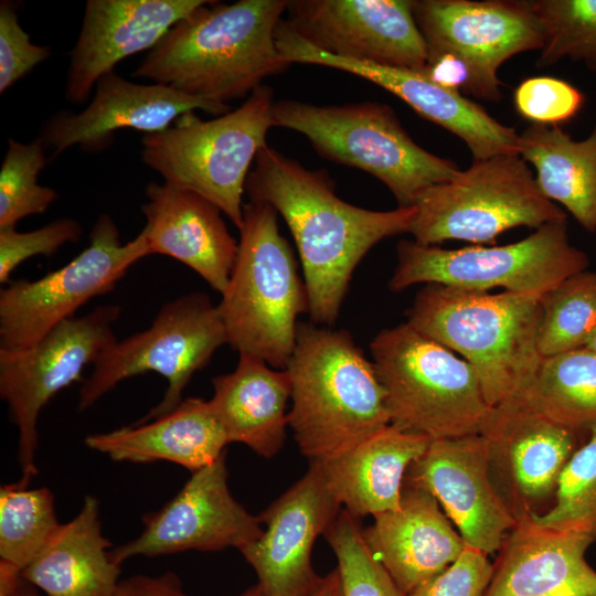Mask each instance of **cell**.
I'll list each match as a JSON object with an SVG mask.
<instances>
[{
  "label": "cell",
  "instance_id": "cell-1",
  "mask_svg": "<svg viewBox=\"0 0 596 596\" xmlns=\"http://www.w3.org/2000/svg\"><path fill=\"white\" fill-rule=\"evenodd\" d=\"M252 202L280 213L296 242L313 323L333 324L352 274L386 237L408 233L416 207L373 211L337 196L324 170H309L267 143L245 183Z\"/></svg>",
  "mask_w": 596,
  "mask_h": 596
},
{
  "label": "cell",
  "instance_id": "cell-2",
  "mask_svg": "<svg viewBox=\"0 0 596 596\" xmlns=\"http://www.w3.org/2000/svg\"><path fill=\"white\" fill-rule=\"evenodd\" d=\"M287 4L209 1L173 25L132 75L212 103L246 97L291 65L275 39Z\"/></svg>",
  "mask_w": 596,
  "mask_h": 596
},
{
  "label": "cell",
  "instance_id": "cell-3",
  "mask_svg": "<svg viewBox=\"0 0 596 596\" xmlns=\"http://www.w3.org/2000/svg\"><path fill=\"white\" fill-rule=\"evenodd\" d=\"M285 370L288 426L309 462L327 461L391 424L375 366L348 331L298 322Z\"/></svg>",
  "mask_w": 596,
  "mask_h": 596
},
{
  "label": "cell",
  "instance_id": "cell-4",
  "mask_svg": "<svg viewBox=\"0 0 596 596\" xmlns=\"http://www.w3.org/2000/svg\"><path fill=\"white\" fill-rule=\"evenodd\" d=\"M406 317L472 366L492 407L514 398L542 359L536 343L541 302L533 296L427 284Z\"/></svg>",
  "mask_w": 596,
  "mask_h": 596
},
{
  "label": "cell",
  "instance_id": "cell-5",
  "mask_svg": "<svg viewBox=\"0 0 596 596\" xmlns=\"http://www.w3.org/2000/svg\"><path fill=\"white\" fill-rule=\"evenodd\" d=\"M238 230L237 257L219 304L227 343L285 370L296 344L297 318L309 313L306 285L272 205L245 203Z\"/></svg>",
  "mask_w": 596,
  "mask_h": 596
},
{
  "label": "cell",
  "instance_id": "cell-6",
  "mask_svg": "<svg viewBox=\"0 0 596 596\" xmlns=\"http://www.w3.org/2000/svg\"><path fill=\"white\" fill-rule=\"evenodd\" d=\"M391 424L432 440L482 435L494 407L472 366L407 322L370 343Z\"/></svg>",
  "mask_w": 596,
  "mask_h": 596
},
{
  "label": "cell",
  "instance_id": "cell-7",
  "mask_svg": "<svg viewBox=\"0 0 596 596\" xmlns=\"http://www.w3.org/2000/svg\"><path fill=\"white\" fill-rule=\"evenodd\" d=\"M274 103L272 88L262 85L213 119L185 113L166 130L143 136L141 158L164 183L209 200L240 228L246 179L274 127Z\"/></svg>",
  "mask_w": 596,
  "mask_h": 596
},
{
  "label": "cell",
  "instance_id": "cell-8",
  "mask_svg": "<svg viewBox=\"0 0 596 596\" xmlns=\"http://www.w3.org/2000/svg\"><path fill=\"white\" fill-rule=\"evenodd\" d=\"M272 120L274 127L302 134L321 157L375 177L398 206H413L425 190L461 171L417 145L382 103L318 106L280 100L274 103Z\"/></svg>",
  "mask_w": 596,
  "mask_h": 596
},
{
  "label": "cell",
  "instance_id": "cell-9",
  "mask_svg": "<svg viewBox=\"0 0 596 596\" xmlns=\"http://www.w3.org/2000/svg\"><path fill=\"white\" fill-rule=\"evenodd\" d=\"M414 206L416 215L408 233L424 245L449 240L494 244L510 228H539L566 219L542 193L526 161L515 153L473 160L453 180L425 190Z\"/></svg>",
  "mask_w": 596,
  "mask_h": 596
},
{
  "label": "cell",
  "instance_id": "cell-10",
  "mask_svg": "<svg viewBox=\"0 0 596 596\" xmlns=\"http://www.w3.org/2000/svg\"><path fill=\"white\" fill-rule=\"evenodd\" d=\"M396 252L397 265L389 281L395 292L417 284H437L479 291L499 287L541 298L589 264L586 254L571 244L566 219L502 246L446 249L403 240Z\"/></svg>",
  "mask_w": 596,
  "mask_h": 596
},
{
  "label": "cell",
  "instance_id": "cell-11",
  "mask_svg": "<svg viewBox=\"0 0 596 596\" xmlns=\"http://www.w3.org/2000/svg\"><path fill=\"white\" fill-rule=\"evenodd\" d=\"M227 343L220 312L204 292H192L164 304L143 331L106 349L94 363L79 390L78 411L94 405L126 379L156 372L168 381L162 400L135 423H146L169 413L195 372Z\"/></svg>",
  "mask_w": 596,
  "mask_h": 596
},
{
  "label": "cell",
  "instance_id": "cell-12",
  "mask_svg": "<svg viewBox=\"0 0 596 596\" xmlns=\"http://www.w3.org/2000/svg\"><path fill=\"white\" fill-rule=\"evenodd\" d=\"M148 255L142 232L123 243L111 216L99 215L87 247L71 262L35 280H10L0 290V352L31 349L87 301L114 289Z\"/></svg>",
  "mask_w": 596,
  "mask_h": 596
},
{
  "label": "cell",
  "instance_id": "cell-13",
  "mask_svg": "<svg viewBox=\"0 0 596 596\" xmlns=\"http://www.w3.org/2000/svg\"><path fill=\"white\" fill-rule=\"evenodd\" d=\"M120 312L118 305H104L61 322L29 350L0 352V396L19 432L22 476L18 482L22 486L28 487L38 473L36 424L41 411L117 341L114 326Z\"/></svg>",
  "mask_w": 596,
  "mask_h": 596
},
{
  "label": "cell",
  "instance_id": "cell-14",
  "mask_svg": "<svg viewBox=\"0 0 596 596\" xmlns=\"http://www.w3.org/2000/svg\"><path fill=\"white\" fill-rule=\"evenodd\" d=\"M413 15L428 54L462 61L469 72L467 94L489 102L502 98L499 67L544 44L530 1L413 0Z\"/></svg>",
  "mask_w": 596,
  "mask_h": 596
},
{
  "label": "cell",
  "instance_id": "cell-15",
  "mask_svg": "<svg viewBox=\"0 0 596 596\" xmlns=\"http://www.w3.org/2000/svg\"><path fill=\"white\" fill-rule=\"evenodd\" d=\"M191 473L171 500L143 517V531L136 539L110 551L116 564L135 556L153 557L189 550H241L260 536L259 518L231 494L226 451Z\"/></svg>",
  "mask_w": 596,
  "mask_h": 596
},
{
  "label": "cell",
  "instance_id": "cell-16",
  "mask_svg": "<svg viewBox=\"0 0 596 596\" xmlns=\"http://www.w3.org/2000/svg\"><path fill=\"white\" fill-rule=\"evenodd\" d=\"M289 26L330 55L422 71L427 44L413 0H288Z\"/></svg>",
  "mask_w": 596,
  "mask_h": 596
},
{
  "label": "cell",
  "instance_id": "cell-17",
  "mask_svg": "<svg viewBox=\"0 0 596 596\" xmlns=\"http://www.w3.org/2000/svg\"><path fill=\"white\" fill-rule=\"evenodd\" d=\"M275 39L290 64H313L363 77L400 97L423 118L460 138L473 160L519 153V135L491 117L480 105L447 88L418 70L384 66L337 57L310 45L281 20Z\"/></svg>",
  "mask_w": 596,
  "mask_h": 596
},
{
  "label": "cell",
  "instance_id": "cell-18",
  "mask_svg": "<svg viewBox=\"0 0 596 596\" xmlns=\"http://www.w3.org/2000/svg\"><path fill=\"white\" fill-rule=\"evenodd\" d=\"M342 509L322 468L307 472L260 515L258 539L240 550L254 568L264 596H313L323 577L312 567L311 552Z\"/></svg>",
  "mask_w": 596,
  "mask_h": 596
},
{
  "label": "cell",
  "instance_id": "cell-19",
  "mask_svg": "<svg viewBox=\"0 0 596 596\" xmlns=\"http://www.w3.org/2000/svg\"><path fill=\"white\" fill-rule=\"evenodd\" d=\"M405 479L430 492L464 542L487 555L500 551L517 525L493 483L483 435L432 440Z\"/></svg>",
  "mask_w": 596,
  "mask_h": 596
},
{
  "label": "cell",
  "instance_id": "cell-20",
  "mask_svg": "<svg viewBox=\"0 0 596 596\" xmlns=\"http://www.w3.org/2000/svg\"><path fill=\"white\" fill-rule=\"evenodd\" d=\"M95 87L92 102L82 111H60L43 126L40 138L54 155L73 146L86 152L104 150L121 129L160 132L196 109L216 116L231 110L228 104L207 102L159 83H134L115 72L102 76Z\"/></svg>",
  "mask_w": 596,
  "mask_h": 596
},
{
  "label": "cell",
  "instance_id": "cell-21",
  "mask_svg": "<svg viewBox=\"0 0 596 596\" xmlns=\"http://www.w3.org/2000/svg\"><path fill=\"white\" fill-rule=\"evenodd\" d=\"M577 432L512 398L494 407L482 434L489 444L491 475L520 518L554 496L562 469L577 448Z\"/></svg>",
  "mask_w": 596,
  "mask_h": 596
},
{
  "label": "cell",
  "instance_id": "cell-22",
  "mask_svg": "<svg viewBox=\"0 0 596 596\" xmlns=\"http://www.w3.org/2000/svg\"><path fill=\"white\" fill-rule=\"evenodd\" d=\"M207 0H88L71 52L65 98L87 102L98 79L123 60L152 50Z\"/></svg>",
  "mask_w": 596,
  "mask_h": 596
},
{
  "label": "cell",
  "instance_id": "cell-23",
  "mask_svg": "<svg viewBox=\"0 0 596 596\" xmlns=\"http://www.w3.org/2000/svg\"><path fill=\"white\" fill-rule=\"evenodd\" d=\"M365 544L404 595L444 571L466 543L436 498L405 479L398 508L373 517Z\"/></svg>",
  "mask_w": 596,
  "mask_h": 596
},
{
  "label": "cell",
  "instance_id": "cell-24",
  "mask_svg": "<svg viewBox=\"0 0 596 596\" xmlns=\"http://www.w3.org/2000/svg\"><path fill=\"white\" fill-rule=\"evenodd\" d=\"M142 233L150 254L172 257L187 265L223 295L238 253L222 211L209 200L167 183L150 182Z\"/></svg>",
  "mask_w": 596,
  "mask_h": 596
},
{
  "label": "cell",
  "instance_id": "cell-25",
  "mask_svg": "<svg viewBox=\"0 0 596 596\" xmlns=\"http://www.w3.org/2000/svg\"><path fill=\"white\" fill-rule=\"evenodd\" d=\"M593 538L518 518L493 565L483 596H596V571L585 558Z\"/></svg>",
  "mask_w": 596,
  "mask_h": 596
},
{
  "label": "cell",
  "instance_id": "cell-26",
  "mask_svg": "<svg viewBox=\"0 0 596 596\" xmlns=\"http://www.w3.org/2000/svg\"><path fill=\"white\" fill-rule=\"evenodd\" d=\"M430 441L427 436L390 424L317 464L343 509L358 519L374 517L398 508L407 471Z\"/></svg>",
  "mask_w": 596,
  "mask_h": 596
},
{
  "label": "cell",
  "instance_id": "cell-27",
  "mask_svg": "<svg viewBox=\"0 0 596 596\" xmlns=\"http://www.w3.org/2000/svg\"><path fill=\"white\" fill-rule=\"evenodd\" d=\"M85 445L115 461L174 462L191 472L214 462L230 444L209 401L188 397L172 411L85 437Z\"/></svg>",
  "mask_w": 596,
  "mask_h": 596
},
{
  "label": "cell",
  "instance_id": "cell-28",
  "mask_svg": "<svg viewBox=\"0 0 596 596\" xmlns=\"http://www.w3.org/2000/svg\"><path fill=\"white\" fill-rule=\"evenodd\" d=\"M212 385L209 403L228 441L244 444L257 455L273 458L284 446L288 426V372L240 354L235 370L214 376Z\"/></svg>",
  "mask_w": 596,
  "mask_h": 596
},
{
  "label": "cell",
  "instance_id": "cell-29",
  "mask_svg": "<svg viewBox=\"0 0 596 596\" xmlns=\"http://www.w3.org/2000/svg\"><path fill=\"white\" fill-rule=\"evenodd\" d=\"M110 545L102 533L98 501L87 496L21 578L45 596H111L120 565L113 561Z\"/></svg>",
  "mask_w": 596,
  "mask_h": 596
},
{
  "label": "cell",
  "instance_id": "cell-30",
  "mask_svg": "<svg viewBox=\"0 0 596 596\" xmlns=\"http://www.w3.org/2000/svg\"><path fill=\"white\" fill-rule=\"evenodd\" d=\"M519 153L534 167L542 193L596 232V127L577 141L558 126L532 124L519 135Z\"/></svg>",
  "mask_w": 596,
  "mask_h": 596
},
{
  "label": "cell",
  "instance_id": "cell-31",
  "mask_svg": "<svg viewBox=\"0 0 596 596\" xmlns=\"http://www.w3.org/2000/svg\"><path fill=\"white\" fill-rule=\"evenodd\" d=\"M572 430L596 424V352L577 350L542 358L514 397Z\"/></svg>",
  "mask_w": 596,
  "mask_h": 596
},
{
  "label": "cell",
  "instance_id": "cell-32",
  "mask_svg": "<svg viewBox=\"0 0 596 596\" xmlns=\"http://www.w3.org/2000/svg\"><path fill=\"white\" fill-rule=\"evenodd\" d=\"M60 526L50 489H29L18 481L1 486L0 596L17 588L22 571L43 552Z\"/></svg>",
  "mask_w": 596,
  "mask_h": 596
},
{
  "label": "cell",
  "instance_id": "cell-33",
  "mask_svg": "<svg viewBox=\"0 0 596 596\" xmlns=\"http://www.w3.org/2000/svg\"><path fill=\"white\" fill-rule=\"evenodd\" d=\"M541 358L584 348L596 326V270L576 273L540 298Z\"/></svg>",
  "mask_w": 596,
  "mask_h": 596
},
{
  "label": "cell",
  "instance_id": "cell-34",
  "mask_svg": "<svg viewBox=\"0 0 596 596\" xmlns=\"http://www.w3.org/2000/svg\"><path fill=\"white\" fill-rule=\"evenodd\" d=\"M588 439L572 454L562 469L554 504L544 513H532L542 526L585 534L596 539V424Z\"/></svg>",
  "mask_w": 596,
  "mask_h": 596
},
{
  "label": "cell",
  "instance_id": "cell-35",
  "mask_svg": "<svg viewBox=\"0 0 596 596\" xmlns=\"http://www.w3.org/2000/svg\"><path fill=\"white\" fill-rule=\"evenodd\" d=\"M544 34L536 61L551 66L564 57L596 71V0H530Z\"/></svg>",
  "mask_w": 596,
  "mask_h": 596
},
{
  "label": "cell",
  "instance_id": "cell-36",
  "mask_svg": "<svg viewBox=\"0 0 596 596\" xmlns=\"http://www.w3.org/2000/svg\"><path fill=\"white\" fill-rule=\"evenodd\" d=\"M41 138L24 143L8 141V150L0 169V228L15 227L28 216L44 213L58 194L38 183L46 164Z\"/></svg>",
  "mask_w": 596,
  "mask_h": 596
},
{
  "label": "cell",
  "instance_id": "cell-37",
  "mask_svg": "<svg viewBox=\"0 0 596 596\" xmlns=\"http://www.w3.org/2000/svg\"><path fill=\"white\" fill-rule=\"evenodd\" d=\"M323 536L338 561L342 596H406L370 552L359 519L345 509Z\"/></svg>",
  "mask_w": 596,
  "mask_h": 596
},
{
  "label": "cell",
  "instance_id": "cell-38",
  "mask_svg": "<svg viewBox=\"0 0 596 596\" xmlns=\"http://www.w3.org/2000/svg\"><path fill=\"white\" fill-rule=\"evenodd\" d=\"M513 104L517 113L532 124L557 126L579 111L584 95L566 81L533 76L517 86Z\"/></svg>",
  "mask_w": 596,
  "mask_h": 596
},
{
  "label": "cell",
  "instance_id": "cell-39",
  "mask_svg": "<svg viewBox=\"0 0 596 596\" xmlns=\"http://www.w3.org/2000/svg\"><path fill=\"white\" fill-rule=\"evenodd\" d=\"M82 227L73 219H60L38 230L0 228V283L8 284L14 269L30 257L55 254L66 243L77 242Z\"/></svg>",
  "mask_w": 596,
  "mask_h": 596
},
{
  "label": "cell",
  "instance_id": "cell-40",
  "mask_svg": "<svg viewBox=\"0 0 596 596\" xmlns=\"http://www.w3.org/2000/svg\"><path fill=\"white\" fill-rule=\"evenodd\" d=\"M51 55L49 45H36L20 25L14 6L0 3V93L3 94L19 79Z\"/></svg>",
  "mask_w": 596,
  "mask_h": 596
},
{
  "label": "cell",
  "instance_id": "cell-41",
  "mask_svg": "<svg viewBox=\"0 0 596 596\" xmlns=\"http://www.w3.org/2000/svg\"><path fill=\"white\" fill-rule=\"evenodd\" d=\"M492 575L487 554L466 544L455 562L406 596H483Z\"/></svg>",
  "mask_w": 596,
  "mask_h": 596
},
{
  "label": "cell",
  "instance_id": "cell-42",
  "mask_svg": "<svg viewBox=\"0 0 596 596\" xmlns=\"http://www.w3.org/2000/svg\"><path fill=\"white\" fill-rule=\"evenodd\" d=\"M111 596H189L173 572L158 576L135 575L120 579Z\"/></svg>",
  "mask_w": 596,
  "mask_h": 596
},
{
  "label": "cell",
  "instance_id": "cell-43",
  "mask_svg": "<svg viewBox=\"0 0 596 596\" xmlns=\"http://www.w3.org/2000/svg\"><path fill=\"white\" fill-rule=\"evenodd\" d=\"M313 596H342L341 581L338 568H334L326 576Z\"/></svg>",
  "mask_w": 596,
  "mask_h": 596
},
{
  "label": "cell",
  "instance_id": "cell-44",
  "mask_svg": "<svg viewBox=\"0 0 596 596\" xmlns=\"http://www.w3.org/2000/svg\"><path fill=\"white\" fill-rule=\"evenodd\" d=\"M8 596H45L40 594L38 589L25 581H21L17 588Z\"/></svg>",
  "mask_w": 596,
  "mask_h": 596
},
{
  "label": "cell",
  "instance_id": "cell-45",
  "mask_svg": "<svg viewBox=\"0 0 596 596\" xmlns=\"http://www.w3.org/2000/svg\"><path fill=\"white\" fill-rule=\"evenodd\" d=\"M584 348L596 352V326L594 330L592 331L590 336L588 337Z\"/></svg>",
  "mask_w": 596,
  "mask_h": 596
},
{
  "label": "cell",
  "instance_id": "cell-46",
  "mask_svg": "<svg viewBox=\"0 0 596 596\" xmlns=\"http://www.w3.org/2000/svg\"><path fill=\"white\" fill-rule=\"evenodd\" d=\"M240 596H264V594L260 587L257 584H255L254 586L243 592Z\"/></svg>",
  "mask_w": 596,
  "mask_h": 596
}]
</instances>
